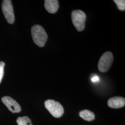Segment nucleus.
<instances>
[{
    "mask_svg": "<svg viewBox=\"0 0 125 125\" xmlns=\"http://www.w3.org/2000/svg\"><path fill=\"white\" fill-rule=\"evenodd\" d=\"M31 33L32 40L35 44L40 47H43L48 38L44 28L40 25H35L32 27Z\"/></svg>",
    "mask_w": 125,
    "mask_h": 125,
    "instance_id": "1",
    "label": "nucleus"
},
{
    "mask_svg": "<svg viewBox=\"0 0 125 125\" xmlns=\"http://www.w3.org/2000/svg\"><path fill=\"white\" fill-rule=\"evenodd\" d=\"M72 23L77 31H82L85 27L86 15L84 12L81 10H76L72 13Z\"/></svg>",
    "mask_w": 125,
    "mask_h": 125,
    "instance_id": "2",
    "label": "nucleus"
},
{
    "mask_svg": "<svg viewBox=\"0 0 125 125\" xmlns=\"http://www.w3.org/2000/svg\"><path fill=\"white\" fill-rule=\"evenodd\" d=\"M45 108L54 117L59 118L63 114V108L58 102L49 99L45 102Z\"/></svg>",
    "mask_w": 125,
    "mask_h": 125,
    "instance_id": "3",
    "label": "nucleus"
},
{
    "mask_svg": "<svg viewBox=\"0 0 125 125\" xmlns=\"http://www.w3.org/2000/svg\"><path fill=\"white\" fill-rule=\"evenodd\" d=\"M113 55L110 52H107L103 54L98 64L99 71L101 72H107L112 65L113 62Z\"/></svg>",
    "mask_w": 125,
    "mask_h": 125,
    "instance_id": "4",
    "label": "nucleus"
},
{
    "mask_svg": "<svg viewBox=\"0 0 125 125\" xmlns=\"http://www.w3.org/2000/svg\"><path fill=\"white\" fill-rule=\"evenodd\" d=\"M2 10L7 22L13 24L14 21V15L13 7L11 0H4L2 3Z\"/></svg>",
    "mask_w": 125,
    "mask_h": 125,
    "instance_id": "5",
    "label": "nucleus"
},
{
    "mask_svg": "<svg viewBox=\"0 0 125 125\" xmlns=\"http://www.w3.org/2000/svg\"><path fill=\"white\" fill-rule=\"evenodd\" d=\"M2 103L9 110L13 113L21 112V107L16 101L9 96H4L1 99Z\"/></svg>",
    "mask_w": 125,
    "mask_h": 125,
    "instance_id": "6",
    "label": "nucleus"
},
{
    "mask_svg": "<svg viewBox=\"0 0 125 125\" xmlns=\"http://www.w3.org/2000/svg\"><path fill=\"white\" fill-rule=\"evenodd\" d=\"M125 99L124 98L116 96L109 99L107 101L108 107L112 108H119L125 106Z\"/></svg>",
    "mask_w": 125,
    "mask_h": 125,
    "instance_id": "7",
    "label": "nucleus"
},
{
    "mask_svg": "<svg viewBox=\"0 0 125 125\" xmlns=\"http://www.w3.org/2000/svg\"><path fill=\"white\" fill-rule=\"evenodd\" d=\"M45 8L50 13H56L59 8V3L58 0H45Z\"/></svg>",
    "mask_w": 125,
    "mask_h": 125,
    "instance_id": "8",
    "label": "nucleus"
},
{
    "mask_svg": "<svg viewBox=\"0 0 125 125\" xmlns=\"http://www.w3.org/2000/svg\"><path fill=\"white\" fill-rule=\"evenodd\" d=\"M79 115L85 121H90L94 119L95 116L93 112L89 110H83L79 113Z\"/></svg>",
    "mask_w": 125,
    "mask_h": 125,
    "instance_id": "9",
    "label": "nucleus"
},
{
    "mask_svg": "<svg viewBox=\"0 0 125 125\" xmlns=\"http://www.w3.org/2000/svg\"><path fill=\"white\" fill-rule=\"evenodd\" d=\"M16 122L18 125H32L31 120L27 116L19 117Z\"/></svg>",
    "mask_w": 125,
    "mask_h": 125,
    "instance_id": "10",
    "label": "nucleus"
},
{
    "mask_svg": "<svg viewBox=\"0 0 125 125\" xmlns=\"http://www.w3.org/2000/svg\"><path fill=\"white\" fill-rule=\"evenodd\" d=\"M114 1L116 3L118 9L121 11H125V0H114Z\"/></svg>",
    "mask_w": 125,
    "mask_h": 125,
    "instance_id": "11",
    "label": "nucleus"
},
{
    "mask_svg": "<svg viewBox=\"0 0 125 125\" xmlns=\"http://www.w3.org/2000/svg\"><path fill=\"white\" fill-rule=\"evenodd\" d=\"M5 63L2 61H0V83L2 80V77L4 75V68Z\"/></svg>",
    "mask_w": 125,
    "mask_h": 125,
    "instance_id": "12",
    "label": "nucleus"
},
{
    "mask_svg": "<svg viewBox=\"0 0 125 125\" xmlns=\"http://www.w3.org/2000/svg\"><path fill=\"white\" fill-rule=\"evenodd\" d=\"M98 77L97 76H94L92 79V81L93 82H96V81H97L98 80Z\"/></svg>",
    "mask_w": 125,
    "mask_h": 125,
    "instance_id": "13",
    "label": "nucleus"
}]
</instances>
